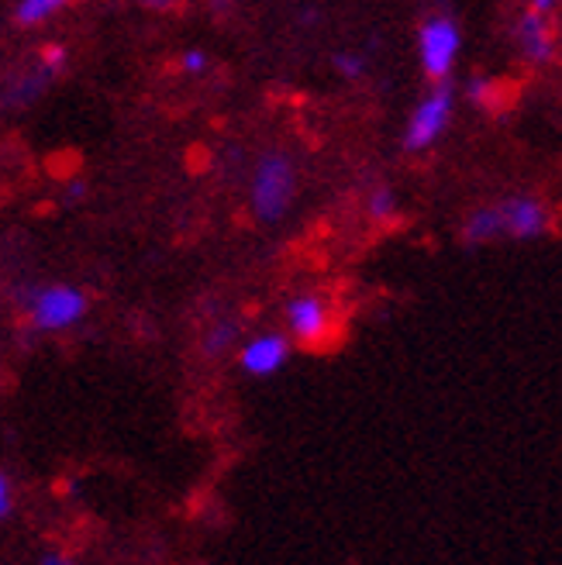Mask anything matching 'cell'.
I'll list each match as a JSON object with an SVG mask.
<instances>
[{
    "label": "cell",
    "instance_id": "cell-1",
    "mask_svg": "<svg viewBox=\"0 0 562 565\" xmlns=\"http://www.w3.org/2000/svg\"><path fill=\"white\" fill-rule=\"evenodd\" d=\"M297 190V173L294 162L284 152H269L256 162V173H252V186H248V204L252 214L259 221H279L290 211Z\"/></svg>",
    "mask_w": 562,
    "mask_h": 565
},
{
    "label": "cell",
    "instance_id": "cell-2",
    "mask_svg": "<svg viewBox=\"0 0 562 565\" xmlns=\"http://www.w3.org/2000/svg\"><path fill=\"white\" fill-rule=\"evenodd\" d=\"M459 49H463L459 24L448 14H432V18L421 21V28H417V60H421V70H425L428 79L445 83L448 73H453V66H456V60H459Z\"/></svg>",
    "mask_w": 562,
    "mask_h": 565
},
{
    "label": "cell",
    "instance_id": "cell-3",
    "mask_svg": "<svg viewBox=\"0 0 562 565\" xmlns=\"http://www.w3.org/2000/svg\"><path fill=\"white\" fill-rule=\"evenodd\" d=\"M453 107H456V90H453V83L445 79L411 110V121L404 131V149L407 152L428 149L432 141L448 128V121H453Z\"/></svg>",
    "mask_w": 562,
    "mask_h": 565
},
{
    "label": "cell",
    "instance_id": "cell-4",
    "mask_svg": "<svg viewBox=\"0 0 562 565\" xmlns=\"http://www.w3.org/2000/svg\"><path fill=\"white\" fill-rule=\"evenodd\" d=\"M83 315H87V294L76 287H66V282L39 290L32 297V303H28V318H32V324L39 331H66V328L79 324Z\"/></svg>",
    "mask_w": 562,
    "mask_h": 565
},
{
    "label": "cell",
    "instance_id": "cell-5",
    "mask_svg": "<svg viewBox=\"0 0 562 565\" xmlns=\"http://www.w3.org/2000/svg\"><path fill=\"white\" fill-rule=\"evenodd\" d=\"M287 324L300 345H321L331 334V307L315 294L294 297L287 303Z\"/></svg>",
    "mask_w": 562,
    "mask_h": 565
},
{
    "label": "cell",
    "instance_id": "cell-6",
    "mask_svg": "<svg viewBox=\"0 0 562 565\" xmlns=\"http://www.w3.org/2000/svg\"><path fill=\"white\" fill-rule=\"evenodd\" d=\"M515 42L521 49V55L528 63L536 66H549L555 60V28L545 14H536V11H524L518 21H515Z\"/></svg>",
    "mask_w": 562,
    "mask_h": 565
},
{
    "label": "cell",
    "instance_id": "cell-7",
    "mask_svg": "<svg viewBox=\"0 0 562 565\" xmlns=\"http://www.w3.org/2000/svg\"><path fill=\"white\" fill-rule=\"evenodd\" d=\"M500 224L508 238H539L549 232V211L536 196H508L500 207Z\"/></svg>",
    "mask_w": 562,
    "mask_h": 565
},
{
    "label": "cell",
    "instance_id": "cell-8",
    "mask_svg": "<svg viewBox=\"0 0 562 565\" xmlns=\"http://www.w3.org/2000/svg\"><path fill=\"white\" fill-rule=\"evenodd\" d=\"M290 355V342L284 334H276V331H266V334H256V338H248V342L242 345V370L248 376H273L284 370V362Z\"/></svg>",
    "mask_w": 562,
    "mask_h": 565
},
{
    "label": "cell",
    "instance_id": "cell-9",
    "mask_svg": "<svg viewBox=\"0 0 562 565\" xmlns=\"http://www.w3.org/2000/svg\"><path fill=\"white\" fill-rule=\"evenodd\" d=\"M463 235L466 242L473 245H484V242H494L503 235V224H500V211L497 207H476L466 224H463Z\"/></svg>",
    "mask_w": 562,
    "mask_h": 565
},
{
    "label": "cell",
    "instance_id": "cell-10",
    "mask_svg": "<svg viewBox=\"0 0 562 565\" xmlns=\"http://www.w3.org/2000/svg\"><path fill=\"white\" fill-rule=\"evenodd\" d=\"M60 11H63L60 0H21L18 11H14V21L21 28H39V24L52 21Z\"/></svg>",
    "mask_w": 562,
    "mask_h": 565
},
{
    "label": "cell",
    "instance_id": "cell-11",
    "mask_svg": "<svg viewBox=\"0 0 562 565\" xmlns=\"http://www.w3.org/2000/svg\"><path fill=\"white\" fill-rule=\"evenodd\" d=\"M367 207H370V214H373L377 221H386L393 211H397V196H393V190H390V186H377V190L370 193Z\"/></svg>",
    "mask_w": 562,
    "mask_h": 565
},
{
    "label": "cell",
    "instance_id": "cell-12",
    "mask_svg": "<svg viewBox=\"0 0 562 565\" xmlns=\"http://www.w3.org/2000/svg\"><path fill=\"white\" fill-rule=\"evenodd\" d=\"M335 70H339L346 79H359L362 73H367V60H362L359 52H335Z\"/></svg>",
    "mask_w": 562,
    "mask_h": 565
},
{
    "label": "cell",
    "instance_id": "cell-13",
    "mask_svg": "<svg viewBox=\"0 0 562 565\" xmlns=\"http://www.w3.org/2000/svg\"><path fill=\"white\" fill-rule=\"evenodd\" d=\"M497 83L494 79H487V76H476V79H469V100L473 104H484V107H494L497 104Z\"/></svg>",
    "mask_w": 562,
    "mask_h": 565
},
{
    "label": "cell",
    "instance_id": "cell-14",
    "mask_svg": "<svg viewBox=\"0 0 562 565\" xmlns=\"http://www.w3.org/2000/svg\"><path fill=\"white\" fill-rule=\"evenodd\" d=\"M235 334H238V328L232 324V321H221V324H214L211 331H208V352H221V349H229L232 342H235Z\"/></svg>",
    "mask_w": 562,
    "mask_h": 565
},
{
    "label": "cell",
    "instance_id": "cell-15",
    "mask_svg": "<svg viewBox=\"0 0 562 565\" xmlns=\"http://www.w3.org/2000/svg\"><path fill=\"white\" fill-rule=\"evenodd\" d=\"M180 66H183V73H204L208 70V52L204 49H187L180 55Z\"/></svg>",
    "mask_w": 562,
    "mask_h": 565
},
{
    "label": "cell",
    "instance_id": "cell-16",
    "mask_svg": "<svg viewBox=\"0 0 562 565\" xmlns=\"http://www.w3.org/2000/svg\"><path fill=\"white\" fill-rule=\"evenodd\" d=\"M11 514V479L0 472V518Z\"/></svg>",
    "mask_w": 562,
    "mask_h": 565
},
{
    "label": "cell",
    "instance_id": "cell-17",
    "mask_svg": "<svg viewBox=\"0 0 562 565\" xmlns=\"http://www.w3.org/2000/svg\"><path fill=\"white\" fill-rule=\"evenodd\" d=\"M83 193H87V186H83V183H73V186H70V201H79Z\"/></svg>",
    "mask_w": 562,
    "mask_h": 565
},
{
    "label": "cell",
    "instance_id": "cell-18",
    "mask_svg": "<svg viewBox=\"0 0 562 565\" xmlns=\"http://www.w3.org/2000/svg\"><path fill=\"white\" fill-rule=\"evenodd\" d=\"M45 565H70V562L60 558V555H45Z\"/></svg>",
    "mask_w": 562,
    "mask_h": 565
}]
</instances>
